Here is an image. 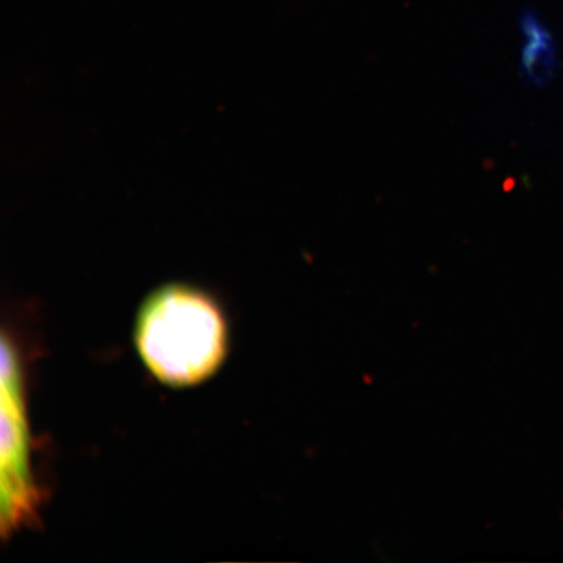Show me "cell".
I'll return each instance as SVG.
<instances>
[{"label": "cell", "mask_w": 563, "mask_h": 563, "mask_svg": "<svg viewBox=\"0 0 563 563\" xmlns=\"http://www.w3.org/2000/svg\"><path fill=\"white\" fill-rule=\"evenodd\" d=\"M136 346L147 369L162 383L199 384L213 375L227 355V321L217 300L201 288L162 286L140 309Z\"/></svg>", "instance_id": "obj_1"}, {"label": "cell", "mask_w": 563, "mask_h": 563, "mask_svg": "<svg viewBox=\"0 0 563 563\" xmlns=\"http://www.w3.org/2000/svg\"><path fill=\"white\" fill-rule=\"evenodd\" d=\"M16 351L3 341L2 365V528L15 532L31 522L40 503L31 470L23 377Z\"/></svg>", "instance_id": "obj_2"}]
</instances>
